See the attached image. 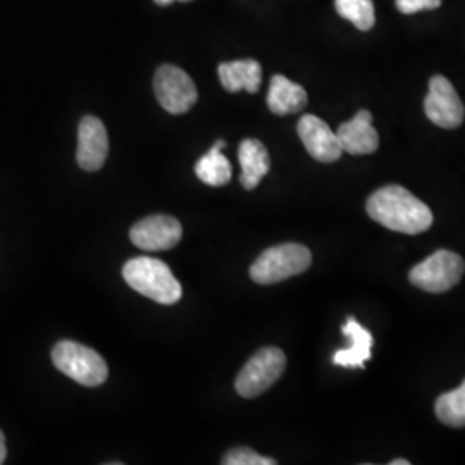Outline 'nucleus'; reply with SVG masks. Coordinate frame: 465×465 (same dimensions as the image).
I'll list each match as a JSON object with an SVG mask.
<instances>
[{
  "mask_svg": "<svg viewBox=\"0 0 465 465\" xmlns=\"http://www.w3.org/2000/svg\"><path fill=\"white\" fill-rule=\"evenodd\" d=\"M312 264V253L300 243H282L264 250L250 266V278L259 284H274L305 272Z\"/></svg>",
  "mask_w": 465,
  "mask_h": 465,
  "instance_id": "obj_3",
  "label": "nucleus"
},
{
  "mask_svg": "<svg viewBox=\"0 0 465 465\" xmlns=\"http://www.w3.org/2000/svg\"><path fill=\"white\" fill-rule=\"evenodd\" d=\"M336 136L343 152L351 155H367L380 149V134L372 126L369 111H359L350 121L340 124Z\"/></svg>",
  "mask_w": 465,
  "mask_h": 465,
  "instance_id": "obj_12",
  "label": "nucleus"
},
{
  "mask_svg": "<svg viewBox=\"0 0 465 465\" xmlns=\"http://www.w3.org/2000/svg\"><path fill=\"white\" fill-rule=\"evenodd\" d=\"M109 153V136L99 117L84 116L78 128L76 161L84 171L95 173L104 166Z\"/></svg>",
  "mask_w": 465,
  "mask_h": 465,
  "instance_id": "obj_11",
  "label": "nucleus"
},
{
  "mask_svg": "<svg viewBox=\"0 0 465 465\" xmlns=\"http://www.w3.org/2000/svg\"><path fill=\"white\" fill-rule=\"evenodd\" d=\"M434 412L445 426L465 428V381L457 390L438 397Z\"/></svg>",
  "mask_w": 465,
  "mask_h": 465,
  "instance_id": "obj_18",
  "label": "nucleus"
},
{
  "mask_svg": "<svg viewBox=\"0 0 465 465\" xmlns=\"http://www.w3.org/2000/svg\"><path fill=\"white\" fill-rule=\"evenodd\" d=\"M5 457H7V447H5V438L0 431V464L5 462Z\"/></svg>",
  "mask_w": 465,
  "mask_h": 465,
  "instance_id": "obj_22",
  "label": "nucleus"
},
{
  "mask_svg": "<svg viewBox=\"0 0 465 465\" xmlns=\"http://www.w3.org/2000/svg\"><path fill=\"white\" fill-rule=\"evenodd\" d=\"M391 465H411V462H409V460H400V459H397V460L391 462Z\"/></svg>",
  "mask_w": 465,
  "mask_h": 465,
  "instance_id": "obj_24",
  "label": "nucleus"
},
{
  "mask_svg": "<svg viewBox=\"0 0 465 465\" xmlns=\"http://www.w3.org/2000/svg\"><path fill=\"white\" fill-rule=\"evenodd\" d=\"M157 5H169V4H173L174 0H153ZM180 2H190V0H180Z\"/></svg>",
  "mask_w": 465,
  "mask_h": 465,
  "instance_id": "obj_23",
  "label": "nucleus"
},
{
  "mask_svg": "<svg viewBox=\"0 0 465 465\" xmlns=\"http://www.w3.org/2000/svg\"><path fill=\"white\" fill-rule=\"evenodd\" d=\"M182 234L183 228L176 217L157 214L138 221L130 232V238L138 249L163 252L176 247Z\"/></svg>",
  "mask_w": 465,
  "mask_h": 465,
  "instance_id": "obj_9",
  "label": "nucleus"
},
{
  "mask_svg": "<svg viewBox=\"0 0 465 465\" xmlns=\"http://www.w3.org/2000/svg\"><path fill=\"white\" fill-rule=\"evenodd\" d=\"M224 465H276L274 459L269 457H262L259 453H255L253 450L247 449V447H238L232 449L224 455L223 459Z\"/></svg>",
  "mask_w": 465,
  "mask_h": 465,
  "instance_id": "obj_20",
  "label": "nucleus"
},
{
  "mask_svg": "<svg viewBox=\"0 0 465 465\" xmlns=\"http://www.w3.org/2000/svg\"><path fill=\"white\" fill-rule=\"evenodd\" d=\"M286 369V355L276 347H266L253 353L236 376L234 388L243 399H255L278 381Z\"/></svg>",
  "mask_w": 465,
  "mask_h": 465,
  "instance_id": "obj_5",
  "label": "nucleus"
},
{
  "mask_svg": "<svg viewBox=\"0 0 465 465\" xmlns=\"http://www.w3.org/2000/svg\"><path fill=\"white\" fill-rule=\"evenodd\" d=\"M52 362L64 376L88 388L104 384L109 376L100 353L76 341H59L52 350Z\"/></svg>",
  "mask_w": 465,
  "mask_h": 465,
  "instance_id": "obj_4",
  "label": "nucleus"
},
{
  "mask_svg": "<svg viewBox=\"0 0 465 465\" xmlns=\"http://www.w3.org/2000/svg\"><path fill=\"white\" fill-rule=\"evenodd\" d=\"M307 100V92L303 86L290 82L282 74H276L271 78L267 92V107L272 114H297L305 109Z\"/></svg>",
  "mask_w": 465,
  "mask_h": 465,
  "instance_id": "obj_13",
  "label": "nucleus"
},
{
  "mask_svg": "<svg viewBox=\"0 0 465 465\" xmlns=\"http://www.w3.org/2000/svg\"><path fill=\"white\" fill-rule=\"evenodd\" d=\"M153 90L159 104L171 114L188 113L199 99L193 80L176 66H161L153 78Z\"/></svg>",
  "mask_w": 465,
  "mask_h": 465,
  "instance_id": "obj_7",
  "label": "nucleus"
},
{
  "mask_svg": "<svg viewBox=\"0 0 465 465\" xmlns=\"http://www.w3.org/2000/svg\"><path fill=\"white\" fill-rule=\"evenodd\" d=\"M343 332L351 340V345L347 350H340L334 353L332 357L334 366L362 369L371 359L372 334L364 330L353 317H350L349 322L343 326Z\"/></svg>",
  "mask_w": 465,
  "mask_h": 465,
  "instance_id": "obj_16",
  "label": "nucleus"
},
{
  "mask_svg": "<svg viewBox=\"0 0 465 465\" xmlns=\"http://www.w3.org/2000/svg\"><path fill=\"white\" fill-rule=\"evenodd\" d=\"M465 272L464 259L450 250H438L411 269L409 280L428 293H445L457 286Z\"/></svg>",
  "mask_w": 465,
  "mask_h": 465,
  "instance_id": "obj_6",
  "label": "nucleus"
},
{
  "mask_svg": "<svg viewBox=\"0 0 465 465\" xmlns=\"http://www.w3.org/2000/svg\"><path fill=\"white\" fill-rule=\"evenodd\" d=\"M366 209L372 221L391 232L420 234L431 228V209L399 184L376 190L367 199Z\"/></svg>",
  "mask_w": 465,
  "mask_h": 465,
  "instance_id": "obj_1",
  "label": "nucleus"
},
{
  "mask_svg": "<svg viewBox=\"0 0 465 465\" xmlns=\"http://www.w3.org/2000/svg\"><path fill=\"white\" fill-rule=\"evenodd\" d=\"M226 143L219 140L213 149L209 150L203 157H200L195 164V174L202 183L209 186H224L232 180V163L223 153V147Z\"/></svg>",
  "mask_w": 465,
  "mask_h": 465,
  "instance_id": "obj_17",
  "label": "nucleus"
},
{
  "mask_svg": "<svg viewBox=\"0 0 465 465\" xmlns=\"http://www.w3.org/2000/svg\"><path fill=\"white\" fill-rule=\"evenodd\" d=\"M424 111L431 123L445 130H455L464 123V104L455 86L441 74L432 76L430 82V92L424 100Z\"/></svg>",
  "mask_w": 465,
  "mask_h": 465,
  "instance_id": "obj_8",
  "label": "nucleus"
},
{
  "mask_svg": "<svg viewBox=\"0 0 465 465\" xmlns=\"http://www.w3.org/2000/svg\"><path fill=\"white\" fill-rule=\"evenodd\" d=\"M219 80L226 92H249L257 94L262 84V66L253 59L223 63L219 69Z\"/></svg>",
  "mask_w": 465,
  "mask_h": 465,
  "instance_id": "obj_15",
  "label": "nucleus"
},
{
  "mask_svg": "<svg viewBox=\"0 0 465 465\" xmlns=\"http://www.w3.org/2000/svg\"><path fill=\"white\" fill-rule=\"evenodd\" d=\"M123 278L134 292L163 305L178 303L183 295L182 284L159 259L134 257L123 267Z\"/></svg>",
  "mask_w": 465,
  "mask_h": 465,
  "instance_id": "obj_2",
  "label": "nucleus"
},
{
  "mask_svg": "<svg viewBox=\"0 0 465 465\" xmlns=\"http://www.w3.org/2000/svg\"><path fill=\"white\" fill-rule=\"evenodd\" d=\"M336 13L350 21L361 32H369L376 25L372 0H334Z\"/></svg>",
  "mask_w": 465,
  "mask_h": 465,
  "instance_id": "obj_19",
  "label": "nucleus"
},
{
  "mask_svg": "<svg viewBox=\"0 0 465 465\" xmlns=\"http://www.w3.org/2000/svg\"><path fill=\"white\" fill-rule=\"evenodd\" d=\"M297 132L303 147L319 163L330 164L341 157L343 149L340 145L338 136L321 117L314 114L300 117Z\"/></svg>",
  "mask_w": 465,
  "mask_h": 465,
  "instance_id": "obj_10",
  "label": "nucleus"
},
{
  "mask_svg": "<svg viewBox=\"0 0 465 465\" xmlns=\"http://www.w3.org/2000/svg\"><path fill=\"white\" fill-rule=\"evenodd\" d=\"M443 0H395L401 15H416L420 11H432L441 5Z\"/></svg>",
  "mask_w": 465,
  "mask_h": 465,
  "instance_id": "obj_21",
  "label": "nucleus"
},
{
  "mask_svg": "<svg viewBox=\"0 0 465 465\" xmlns=\"http://www.w3.org/2000/svg\"><path fill=\"white\" fill-rule=\"evenodd\" d=\"M238 161L242 166L240 183L245 190H255L271 169L269 152L259 140H243L238 149Z\"/></svg>",
  "mask_w": 465,
  "mask_h": 465,
  "instance_id": "obj_14",
  "label": "nucleus"
}]
</instances>
